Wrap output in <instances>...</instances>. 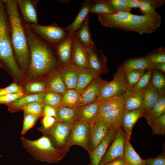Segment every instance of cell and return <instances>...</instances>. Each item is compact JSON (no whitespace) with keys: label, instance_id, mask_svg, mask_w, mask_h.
Masks as SVG:
<instances>
[{"label":"cell","instance_id":"cell-11","mask_svg":"<svg viewBox=\"0 0 165 165\" xmlns=\"http://www.w3.org/2000/svg\"><path fill=\"white\" fill-rule=\"evenodd\" d=\"M85 48L89 69L99 75L107 72V59L103 51L97 49L95 44Z\"/></svg>","mask_w":165,"mask_h":165},{"label":"cell","instance_id":"cell-36","mask_svg":"<svg viewBox=\"0 0 165 165\" xmlns=\"http://www.w3.org/2000/svg\"><path fill=\"white\" fill-rule=\"evenodd\" d=\"M150 84L156 89L160 96H165V78L161 72L152 70Z\"/></svg>","mask_w":165,"mask_h":165},{"label":"cell","instance_id":"cell-13","mask_svg":"<svg viewBox=\"0 0 165 165\" xmlns=\"http://www.w3.org/2000/svg\"><path fill=\"white\" fill-rule=\"evenodd\" d=\"M119 129L109 128L107 134L98 146L89 153L90 165H99L110 144L115 138Z\"/></svg>","mask_w":165,"mask_h":165},{"label":"cell","instance_id":"cell-47","mask_svg":"<svg viewBox=\"0 0 165 165\" xmlns=\"http://www.w3.org/2000/svg\"><path fill=\"white\" fill-rule=\"evenodd\" d=\"M24 95H25L23 92H21L0 96V104L7 105Z\"/></svg>","mask_w":165,"mask_h":165},{"label":"cell","instance_id":"cell-44","mask_svg":"<svg viewBox=\"0 0 165 165\" xmlns=\"http://www.w3.org/2000/svg\"><path fill=\"white\" fill-rule=\"evenodd\" d=\"M138 8L145 15L155 16L159 14L155 8L151 4L149 0H140Z\"/></svg>","mask_w":165,"mask_h":165},{"label":"cell","instance_id":"cell-57","mask_svg":"<svg viewBox=\"0 0 165 165\" xmlns=\"http://www.w3.org/2000/svg\"><path fill=\"white\" fill-rule=\"evenodd\" d=\"M90 165V164H88V165Z\"/></svg>","mask_w":165,"mask_h":165},{"label":"cell","instance_id":"cell-6","mask_svg":"<svg viewBox=\"0 0 165 165\" xmlns=\"http://www.w3.org/2000/svg\"><path fill=\"white\" fill-rule=\"evenodd\" d=\"M90 124L85 121L78 118L74 123L65 145L63 148L68 152L71 146H80L89 153Z\"/></svg>","mask_w":165,"mask_h":165},{"label":"cell","instance_id":"cell-4","mask_svg":"<svg viewBox=\"0 0 165 165\" xmlns=\"http://www.w3.org/2000/svg\"><path fill=\"white\" fill-rule=\"evenodd\" d=\"M13 52L9 21L3 2L0 0V60L16 79L21 80L22 72Z\"/></svg>","mask_w":165,"mask_h":165},{"label":"cell","instance_id":"cell-22","mask_svg":"<svg viewBox=\"0 0 165 165\" xmlns=\"http://www.w3.org/2000/svg\"><path fill=\"white\" fill-rule=\"evenodd\" d=\"M92 4V1L90 0H86L82 3L80 10L75 19L64 28L67 32L72 35L81 27L89 15Z\"/></svg>","mask_w":165,"mask_h":165},{"label":"cell","instance_id":"cell-51","mask_svg":"<svg viewBox=\"0 0 165 165\" xmlns=\"http://www.w3.org/2000/svg\"><path fill=\"white\" fill-rule=\"evenodd\" d=\"M58 108L48 105H45L44 107L42 116H49L56 119Z\"/></svg>","mask_w":165,"mask_h":165},{"label":"cell","instance_id":"cell-54","mask_svg":"<svg viewBox=\"0 0 165 165\" xmlns=\"http://www.w3.org/2000/svg\"><path fill=\"white\" fill-rule=\"evenodd\" d=\"M140 2V0H127V5L131 9L132 8H138Z\"/></svg>","mask_w":165,"mask_h":165},{"label":"cell","instance_id":"cell-35","mask_svg":"<svg viewBox=\"0 0 165 165\" xmlns=\"http://www.w3.org/2000/svg\"><path fill=\"white\" fill-rule=\"evenodd\" d=\"M92 1L90 12L97 15H107L116 13L113 9L107 3L106 0Z\"/></svg>","mask_w":165,"mask_h":165},{"label":"cell","instance_id":"cell-29","mask_svg":"<svg viewBox=\"0 0 165 165\" xmlns=\"http://www.w3.org/2000/svg\"><path fill=\"white\" fill-rule=\"evenodd\" d=\"M78 109L60 106L58 108L56 119L58 121L73 125L78 118Z\"/></svg>","mask_w":165,"mask_h":165},{"label":"cell","instance_id":"cell-32","mask_svg":"<svg viewBox=\"0 0 165 165\" xmlns=\"http://www.w3.org/2000/svg\"><path fill=\"white\" fill-rule=\"evenodd\" d=\"M61 106L74 108L81 106L80 93L75 89L68 90L63 95Z\"/></svg>","mask_w":165,"mask_h":165},{"label":"cell","instance_id":"cell-15","mask_svg":"<svg viewBox=\"0 0 165 165\" xmlns=\"http://www.w3.org/2000/svg\"><path fill=\"white\" fill-rule=\"evenodd\" d=\"M73 45L70 64L80 69H89L85 47L73 35Z\"/></svg>","mask_w":165,"mask_h":165},{"label":"cell","instance_id":"cell-27","mask_svg":"<svg viewBox=\"0 0 165 165\" xmlns=\"http://www.w3.org/2000/svg\"><path fill=\"white\" fill-rule=\"evenodd\" d=\"M115 97L99 102L98 118L123 105V96Z\"/></svg>","mask_w":165,"mask_h":165},{"label":"cell","instance_id":"cell-8","mask_svg":"<svg viewBox=\"0 0 165 165\" xmlns=\"http://www.w3.org/2000/svg\"><path fill=\"white\" fill-rule=\"evenodd\" d=\"M27 24L40 38L54 47L64 39L68 34L64 29L56 24L48 26Z\"/></svg>","mask_w":165,"mask_h":165},{"label":"cell","instance_id":"cell-20","mask_svg":"<svg viewBox=\"0 0 165 165\" xmlns=\"http://www.w3.org/2000/svg\"><path fill=\"white\" fill-rule=\"evenodd\" d=\"M80 69L71 64L62 67L59 71L68 90L75 89Z\"/></svg>","mask_w":165,"mask_h":165},{"label":"cell","instance_id":"cell-49","mask_svg":"<svg viewBox=\"0 0 165 165\" xmlns=\"http://www.w3.org/2000/svg\"><path fill=\"white\" fill-rule=\"evenodd\" d=\"M146 165H165V156L164 153L153 158L143 160Z\"/></svg>","mask_w":165,"mask_h":165},{"label":"cell","instance_id":"cell-43","mask_svg":"<svg viewBox=\"0 0 165 165\" xmlns=\"http://www.w3.org/2000/svg\"><path fill=\"white\" fill-rule=\"evenodd\" d=\"M106 1L116 13L130 12L131 9L127 6V0H106Z\"/></svg>","mask_w":165,"mask_h":165},{"label":"cell","instance_id":"cell-5","mask_svg":"<svg viewBox=\"0 0 165 165\" xmlns=\"http://www.w3.org/2000/svg\"><path fill=\"white\" fill-rule=\"evenodd\" d=\"M22 146L35 160L48 163H56L62 159L68 152L64 148H57L50 139L43 135L35 140L21 137Z\"/></svg>","mask_w":165,"mask_h":165},{"label":"cell","instance_id":"cell-50","mask_svg":"<svg viewBox=\"0 0 165 165\" xmlns=\"http://www.w3.org/2000/svg\"><path fill=\"white\" fill-rule=\"evenodd\" d=\"M41 120L42 126L43 128L46 129L52 126L57 121L56 119L53 117L49 116H42Z\"/></svg>","mask_w":165,"mask_h":165},{"label":"cell","instance_id":"cell-52","mask_svg":"<svg viewBox=\"0 0 165 165\" xmlns=\"http://www.w3.org/2000/svg\"><path fill=\"white\" fill-rule=\"evenodd\" d=\"M151 69L152 70H158L165 73V63H158L152 64Z\"/></svg>","mask_w":165,"mask_h":165},{"label":"cell","instance_id":"cell-56","mask_svg":"<svg viewBox=\"0 0 165 165\" xmlns=\"http://www.w3.org/2000/svg\"><path fill=\"white\" fill-rule=\"evenodd\" d=\"M2 67V65H1V63H0V68H1Z\"/></svg>","mask_w":165,"mask_h":165},{"label":"cell","instance_id":"cell-42","mask_svg":"<svg viewBox=\"0 0 165 165\" xmlns=\"http://www.w3.org/2000/svg\"><path fill=\"white\" fill-rule=\"evenodd\" d=\"M145 57L152 64L165 63V49L162 47L148 53Z\"/></svg>","mask_w":165,"mask_h":165},{"label":"cell","instance_id":"cell-33","mask_svg":"<svg viewBox=\"0 0 165 165\" xmlns=\"http://www.w3.org/2000/svg\"><path fill=\"white\" fill-rule=\"evenodd\" d=\"M143 105L145 111L151 109L158 101L160 96L156 89L151 84L142 91Z\"/></svg>","mask_w":165,"mask_h":165},{"label":"cell","instance_id":"cell-55","mask_svg":"<svg viewBox=\"0 0 165 165\" xmlns=\"http://www.w3.org/2000/svg\"><path fill=\"white\" fill-rule=\"evenodd\" d=\"M149 1L151 5L155 8L162 6L165 2L164 0H149Z\"/></svg>","mask_w":165,"mask_h":165},{"label":"cell","instance_id":"cell-16","mask_svg":"<svg viewBox=\"0 0 165 165\" xmlns=\"http://www.w3.org/2000/svg\"><path fill=\"white\" fill-rule=\"evenodd\" d=\"M73 42V35L68 33L64 39L54 47L62 67L71 63Z\"/></svg>","mask_w":165,"mask_h":165},{"label":"cell","instance_id":"cell-48","mask_svg":"<svg viewBox=\"0 0 165 165\" xmlns=\"http://www.w3.org/2000/svg\"><path fill=\"white\" fill-rule=\"evenodd\" d=\"M21 92H23L22 87L16 83L13 82L7 87L0 88V96Z\"/></svg>","mask_w":165,"mask_h":165},{"label":"cell","instance_id":"cell-1","mask_svg":"<svg viewBox=\"0 0 165 165\" xmlns=\"http://www.w3.org/2000/svg\"><path fill=\"white\" fill-rule=\"evenodd\" d=\"M25 31L30 52V61L27 70L29 79H36L55 69L57 62L55 47L46 42L25 25Z\"/></svg>","mask_w":165,"mask_h":165},{"label":"cell","instance_id":"cell-21","mask_svg":"<svg viewBox=\"0 0 165 165\" xmlns=\"http://www.w3.org/2000/svg\"><path fill=\"white\" fill-rule=\"evenodd\" d=\"M44 93L24 95L7 105L8 110L11 113L16 112L22 110L24 106L31 103L35 102L42 103Z\"/></svg>","mask_w":165,"mask_h":165},{"label":"cell","instance_id":"cell-12","mask_svg":"<svg viewBox=\"0 0 165 165\" xmlns=\"http://www.w3.org/2000/svg\"><path fill=\"white\" fill-rule=\"evenodd\" d=\"M108 129V127L100 118L97 119L93 123L90 124V152L96 148L103 141L107 134Z\"/></svg>","mask_w":165,"mask_h":165},{"label":"cell","instance_id":"cell-25","mask_svg":"<svg viewBox=\"0 0 165 165\" xmlns=\"http://www.w3.org/2000/svg\"><path fill=\"white\" fill-rule=\"evenodd\" d=\"M89 15L86 17L81 27L75 31L72 35L85 47L88 48L94 46L89 26Z\"/></svg>","mask_w":165,"mask_h":165},{"label":"cell","instance_id":"cell-26","mask_svg":"<svg viewBox=\"0 0 165 165\" xmlns=\"http://www.w3.org/2000/svg\"><path fill=\"white\" fill-rule=\"evenodd\" d=\"M124 111L123 104L120 107L99 118L102 120L109 128L119 129L122 127V119Z\"/></svg>","mask_w":165,"mask_h":165},{"label":"cell","instance_id":"cell-46","mask_svg":"<svg viewBox=\"0 0 165 165\" xmlns=\"http://www.w3.org/2000/svg\"><path fill=\"white\" fill-rule=\"evenodd\" d=\"M39 118L37 116L31 114L24 115L21 131V135H24L28 130L33 127Z\"/></svg>","mask_w":165,"mask_h":165},{"label":"cell","instance_id":"cell-2","mask_svg":"<svg viewBox=\"0 0 165 165\" xmlns=\"http://www.w3.org/2000/svg\"><path fill=\"white\" fill-rule=\"evenodd\" d=\"M97 15L99 22L103 26L136 32L141 35L153 33L161 24V17L159 14L151 16L119 12L111 14Z\"/></svg>","mask_w":165,"mask_h":165},{"label":"cell","instance_id":"cell-30","mask_svg":"<svg viewBox=\"0 0 165 165\" xmlns=\"http://www.w3.org/2000/svg\"><path fill=\"white\" fill-rule=\"evenodd\" d=\"M47 91L63 95L68 89L60 75L59 71L56 72L50 78L46 85Z\"/></svg>","mask_w":165,"mask_h":165},{"label":"cell","instance_id":"cell-58","mask_svg":"<svg viewBox=\"0 0 165 165\" xmlns=\"http://www.w3.org/2000/svg\"><path fill=\"white\" fill-rule=\"evenodd\" d=\"M125 165H127V164L126 163V164Z\"/></svg>","mask_w":165,"mask_h":165},{"label":"cell","instance_id":"cell-3","mask_svg":"<svg viewBox=\"0 0 165 165\" xmlns=\"http://www.w3.org/2000/svg\"><path fill=\"white\" fill-rule=\"evenodd\" d=\"M6 6L11 32L13 48L16 61L22 71L28 69L30 54L25 28L18 11L17 1L3 0Z\"/></svg>","mask_w":165,"mask_h":165},{"label":"cell","instance_id":"cell-37","mask_svg":"<svg viewBox=\"0 0 165 165\" xmlns=\"http://www.w3.org/2000/svg\"><path fill=\"white\" fill-rule=\"evenodd\" d=\"M63 95L50 91L44 93L42 103L44 106L48 105L58 107L61 105Z\"/></svg>","mask_w":165,"mask_h":165},{"label":"cell","instance_id":"cell-9","mask_svg":"<svg viewBox=\"0 0 165 165\" xmlns=\"http://www.w3.org/2000/svg\"><path fill=\"white\" fill-rule=\"evenodd\" d=\"M73 125L57 120L49 128L45 129L41 126L38 128V130L48 137L56 148H63L65 145Z\"/></svg>","mask_w":165,"mask_h":165},{"label":"cell","instance_id":"cell-23","mask_svg":"<svg viewBox=\"0 0 165 165\" xmlns=\"http://www.w3.org/2000/svg\"><path fill=\"white\" fill-rule=\"evenodd\" d=\"M99 105V102L95 101L80 107L78 109V118L85 121L89 124L93 123L98 118Z\"/></svg>","mask_w":165,"mask_h":165},{"label":"cell","instance_id":"cell-39","mask_svg":"<svg viewBox=\"0 0 165 165\" xmlns=\"http://www.w3.org/2000/svg\"><path fill=\"white\" fill-rule=\"evenodd\" d=\"M146 70H134L124 73L126 80L128 88L134 87L138 83L141 77L144 74Z\"/></svg>","mask_w":165,"mask_h":165},{"label":"cell","instance_id":"cell-18","mask_svg":"<svg viewBox=\"0 0 165 165\" xmlns=\"http://www.w3.org/2000/svg\"><path fill=\"white\" fill-rule=\"evenodd\" d=\"M143 108L129 112H124L122 119L121 126L124 130L126 139L130 140L134 125L145 112Z\"/></svg>","mask_w":165,"mask_h":165},{"label":"cell","instance_id":"cell-40","mask_svg":"<svg viewBox=\"0 0 165 165\" xmlns=\"http://www.w3.org/2000/svg\"><path fill=\"white\" fill-rule=\"evenodd\" d=\"M44 107L42 102H35L24 106L22 110L24 115L31 114L40 118L42 116Z\"/></svg>","mask_w":165,"mask_h":165},{"label":"cell","instance_id":"cell-38","mask_svg":"<svg viewBox=\"0 0 165 165\" xmlns=\"http://www.w3.org/2000/svg\"><path fill=\"white\" fill-rule=\"evenodd\" d=\"M152 70L149 69L141 77L137 84L132 88L128 89L133 91H142L148 88L150 84Z\"/></svg>","mask_w":165,"mask_h":165},{"label":"cell","instance_id":"cell-7","mask_svg":"<svg viewBox=\"0 0 165 165\" xmlns=\"http://www.w3.org/2000/svg\"><path fill=\"white\" fill-rule=\"evenodd\" d=\"M128 88L124 72L118 69L110 82H106L101 88L95 101H101L110 98L123 95Z\"/></svg>","mask_w":165,"mask_h":165},{"label":"cell","instance_id":"cell-28","mask_svg":"<svg viewBox=\"0 0 165 165\" xmlns=\"http://www.w3.org/2000/svg\"><path fill=\"white\" fill-rule=\"evenodd\" d=\"M165 113V96H160L153 107L150 110L145 111L143 116L150 125L157 118Z\"/></svg>","mask_w":165,"mask_h":165},{"label":"cell","instance_id":"cell-14","mask_svg":"<svg viewBox=\"0 0 165 165\" xmlns=\"http://www.w3.org/2000/svg\"><path fill=\"white\" fill-rule=\"evenodd\" d=\"M106 82L98 76L80 93L81 106L95 101L99 94L101 89Z\"/></svg>","mask_w":165,"mask_h":165},{"label":"cell","instance_id":"cell-10","mask_svg":"<svg viewBox=\"0 0 165 165\" xmlns=\"http://www.w3.org/2000/svg\"><path fill=\"white\" fill-rule=\"evenodd\" d=\"M126 140L125 133L121 127L118 130L115 138L102 158L99 165H105L123 156Z\"/></svg>","mask_w":165,"mask_h":165},{"label":"cell","instance_id":"cell-41","mask_svg":"<svg viewBox=\"0 0 165 165\" xmlns=\"http://www.w3.org/2000/svg\"><path fill=\"white\" fill-rule=\"evenodd\" d=\"M149 126L153 134L164 135L165 134V113L156 118Z\"/></svg>","mask_w":165,"mask_h":165},{"label":"cell","instance_id":"cell-24","mask_svg":"<svg viewBox=\"0 0 165 165\" xmlns=\"http://www.w3.org/2000/svg\"><path fill=\"white\" fill-rule=\"evenodd\" d=\"M152 64L145 57L129 59L125 60L118 68L124 73L134 70H146L151 69Z\"/></svg>","mask_w":165,"mask_h":165},{"label":"cell","instance_id":"cell-34","mask_svg":"<svg viewBox=\"0 0 165 165\" xmlns=\"http://www.w3.org/2000/svg\"><path fill=\"white\" fill-rule=\"evenodd\" d=\"M124 156L127 165H143L142 160L136 152L132 145L130 140L126 139Z\"/></svg>","mask_w":165,"mask_h":165},{"label":"cell","instance_id":"cell-45","mask_svg":"<svg viewBox=\"0 0 165 165\" xmlns=\"http://www.w3.org/2000/svg\"><path fill=\"white\" fill-rule=\"evenodd\" d=\"M25 88L28 93L39 94L44 93L46 90V85L43 82L36 81L28 84Z\"/></svg>","mask_w":165,"mask_h":165},{"label":"cell","instance_id":"cell-31","mask_svg":"<svg viewBox=\"0 0 165 165\" xmlns=\"http://www.w3.org/2000/svg\"><path fill=\"white\" fill-rule=\"evenodd\" d=\"M99 75L90 69H80L75 89L79 92L86 88Z\"/></svg>","mask_w":165,"mask_h":165},{"label":"cell","instance_id":"cell-17","mask_svg":"<svg viewBox=\"0 0 165 165\" xmlns=\"http://www.w3.org/2000/svg\"><path fill=\"white\" fill-rule=\"evenodd\" d=\"M18 6L25 21L28 24H38V17L36 9L38 1L18 0Z\"/></svg>","mask_w":165,"mask_h":165},{"label":"cell","instance_id":"cell-19","mask_svg":"<svg viewBox=\"0 0 165 165\" xmlns=\"http://www.w3.org/2000/svg\"><path fill=\"white\" fill-rule=\"evenodd\" d=\"M124 112H129L143 108V92L133 91L128 89L123 95Z\"/></svg>","mask_w":165,"mask_h":165},{"label":"cell","instance_id":"cell-59","mask_svg":"<svg viewBox=\"0 0 165 165\" xmlns=\"http://www.w3.org/2000/svg\"><path fill=\"white\" fill-rule=\"evenodd\" d=\"M143 165H146L144 163V164H143Z\"/></svg>","mask_w":165,"mask_h":165},{"label":"cell","instance_id":"cell-53","mask_svg":"<svg viewBox=\"0 0 165 165\" xmlns=\"http://www.w3.org/2000/svg\"><path fill=\"white\" fill-rule=\"evenodd\" d=\"M126 163L123 156L113 160L105 165H125Z\"/></svg>","mask_w":165,"mask_h":165}]
</instances>
